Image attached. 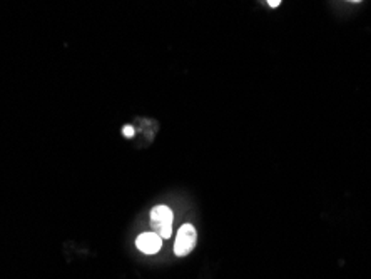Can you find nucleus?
Masks as SVG:
<instances>
[{
	"mask_svg": "<svg viewBox=\"0 0 371 279\" xmlns=\"http://www.w3.org/2000/svg\"><path fill=\"white\" fill-rule=\"evenodd\" d=\"M172 224L175 214L167 206H156L151 211V228L162 239H169L172 236Z\"/></svg>",
	"mask_w": 371,
	"mask_h": 279,
	"instance_id": "obj_1",
	"label": "nucleus"
},
{
	"mask_svg": "<svg viewBox=\"0 0 371 279\" xmlns=\"http://www.w3.org/2000/svg\"><path fill=\"white\" fill-rule=\"evenodd\" d=\"M197 233L192 224H182L177 231L176 243H175V254L179 258H184L196 248Z\"/></svg>",
	"mask_w": 371,
	"mask_h": 279,
	"instance_id": "obj_2",
	"label": "nucleus"
},
{
	"mask_svg": "<svg viewBox=\"0 0 371 279\" xmlns=\"http://www.w3.org/2000/svg\"><path fill=\"white\" fill-rule=\"evenodd\" d=\"M135 246L140 253L144 254H156L162 248V238L159 234L153 233H143L139 234V238L135 239Z\"/></svg>",
	"mask_w": 371,
	"mask_h": 279,
	"instance_id": "obj_3",
	"label": "nucleus"
},
{
	"mask_svg": "<svg viewBox=\"0 0 371 279\" xmlns=\"http://www.w3.org/2000/svg\"><path fill=\"white\" fill-rule=\"evenodd\" d=\"M122 134H124L126 137H133V136L135 134L134 127H133V126H126L124 129H122Z\"/></svg>",
	"mask_w": 371,
	"mask_h": 279,
	"instance_id": "obj_4",
	"label": "nucleus"
},
{
	"mask_svg": "<svg viewBox=\"0 0 371 279\" xmlns=\"http://www.w3.org/2000/svg\"><path fill=\"white\" fill-rule=\"evenodd\" d=\"M267 4H270L271 7H278L281 4V0H267Z\"/></svg>",
	"mask_w": 371,
	"mask_h": 279,
	"instance_id": "obj_5",
	"label": "nucleus"
},
{
	"mask_svg": "<svg viewBox=\"0 0 371 279\" xmlns=\"http://www.w3.org/2000/svg\"><path fill=\"white\" fill-rule=\"evenodd\" d=\"M348 2H355V4H358V2H361V0H348Z\"/></svg>",
	"mask_w": 371,
	"mask_h": 279,
	"instance_id": "obj_6",
	"label": "nucleus"
}]
</instances>
